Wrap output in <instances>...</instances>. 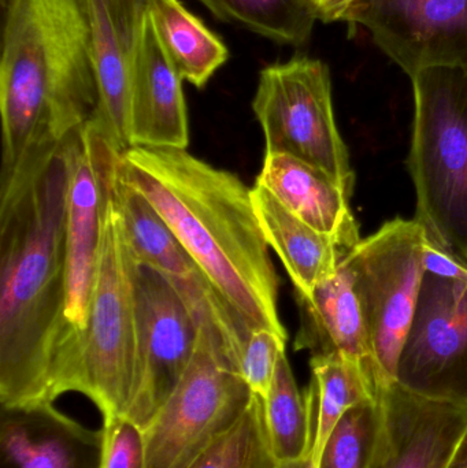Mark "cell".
<instances>
[{"instance_id": "obj_1", "label": "cell", "mask_w": 467, "mask_h": 468, "mask_svg": "<svg viewBox=\"0 0 467 468\" xmlns=\"http://www.w3.org/2000/svg\"><path fill=\"white\" fill-rule=\"evenodd\" d=\"M69 136L0 175V404L48 400L65 303Z\"/></svg>"}, {"instance_id": "obj_2", "label": "cell", "mask_w": 467, "mask_h": 468, "mask_svg": "<svg viewBox=\"0 0 467 468\" xmlns=\"http://www.w3.org/2000/svg\"><path fill=\"white\" fill-rule=\"evenodd\" d=\"M120 175L148 200L249 333L288 338L279 275L252 205L251 188L186 150L132 147Z\"/></svg>"}, {"instance_id": "obj_3", "label": "cell", "mask_w": 467, "mask_h": 468, "mask_svg": "<svg viewBox=\"0 0 467 468\" xmlns=\"http://www.w3.org/2000/svg\"><path fill=\"white\" fill-rule=\"evenodd\" d=\"M0 60L2 175L38 143L92 120L99 95L90 0H8Z\"/></svg>"}, {"instance_id": "obj_4", "label": "cell", "mask_w": 467, "mask_h": 468, "mask_svg": "<svg viewBox=\"0 0 467 468\" xmlns=\"http://www.w3.org/2000/svg\"><path fill=\"white\" fill-rule=\"evenodd\" d=\"M414 126L409 170L416 221L428 236L467 261V73L432 68L411 77Z\"/></svg>"}, {"instance_id": "obj_5", "label": "cell", "mask_w": 467, "mask_h": 468, "mask_svg": "<svg viewBox=\"0 0 467 468\" xmlns=\"http://www.w3.org/2000/svg\"><path fill=\"white\" fill-rule=\"evenodd\" d=\"M118 170V169H117ZM117 177V175H115ZM134 258L115 197L107 202L88 329L62 395L90 399L104 420L126 415L136 379Z\"/></svg>"}, {"instance_id": "obj_6", "label": "cell", "mask_w": 467, "mask_h": 468, "mask_svg": "<svg viewBox=\"0 0 467 468\" xmlns=\"http://www.w3.org/2000/svg\"><path fill=\"white\" fill-rule=\"evenodd\" d=\"M121 154L95 120L69 134L65 303L49 376V401L62 396L87 333L107 202Z\"/></svg>"}, {"instance_id": "obj_7", "label": "cell", "mask_w": 467, "mask_h": 468, "mask_svg": "<svg viewBox=\"0 0 467 468\" xmlns=\"http://www.w3.org/2000/svg\"><path fill=\"white\" fill-rule=\"evenodd\" d=\"M428 233L416 219L395 218L343 259L353 275L369 335L377 392L397 382L398 365L424 280Z\"/></svg>"}, {"instance_id": "obj_8", "label": "cell", "mask_w": 467, "mask_h": 468, "mask_svg": "<svg viewBox=\"0 0 467 468\" xmlns=\"http://www.w3.org/2000/svg\"><path fill=\"white\" fill-rule=\"evenodd\" d=\"M252 110L266 154H282L318 167L353 194L356 175L332 101V80L323 60L296 55L260 73Z\"/></svg>"}, {"instance_id": "obj_9", "label": "cell", "mask_w": 467, "mask_h": 468, "mask_svg": "<svg viewBox=\"0 0 467 468\" xmlns=\"http://www.w3.org/2000/svg\"><path fill=\"white\" fill-rule=\"evenodd\" d=\"M252 399L238 359L199 330L188 368L144 429L147 468H186L238 423Z\"/></svg>"}, {"instance_id": "obj_10", "label": "cell", "mask_w": 467, "mask_h": 468, "mask_svg": "<svg viewBox=\"0 0 467 468\" xmlns=\"http://www.w3.org/2000/svg\"><path fill=\"white\" fill-rule=\"evenodd\" d=\"M395 384L425 400L467 410V272L425 271Z\"/></svg>"}, {"instance_id": "obj_11", "label": "cell", "mask_w": 467, "mask_h": 468, "mask_svg": "<svg viewBox=\"0 0 467 468\" xmlns=\"http://www.w3.org/2000/svg\"><path fill=\"white\" fill-rule=\"evenodd\" d=\"M136 379L125 417L144 431L194 357L199 326L172 283L134 261Z\"/></svg>"}, {"instance_id": "obj_12", "label": "cell", "mask_w": 467, "mask_h": 468, "mask_svg": "<svg viewBox=\"0 0 467 468\" xmlns=\"http://www.w3.org/2000/svg\"><path fill=\"white\" fill-rule=\"evenodd\" d=\"M115 197L134 261L158 270L180 294L199 330L227 346L239 362L251 333L184 250L155 208L121 177L120 165L115 177Z\"/></svg>"}, {"instance_id": "obj_13", "label": "cell", "mask_w": 467, "mask_h": 468, "mask_svg": "<svg viewBox=\"0 0 467 468\" xmlns=\"http://www.w3.org/2000/svg\"><path fill=\"white\" fill-rule=\"evenodd\" d=\"M342 21L369 30L410 79L432 68L467 73V0H359Z\"/></svg>"}, {"instance_id": "obj_14", "label": "cell", "mask_w": 467, "mask_h": 468, "mask_svg": "<svg viewBox=\"0 0 467 468\" xmlns=\"http://www.w3.org/2000/svg\"><path fill=\"white\" fill-rule=\"evenodd\" d=\"M380 431L369 468H450L467 436V410L394 384L377 392Z\"/></svg>"}, {"instance_id": "obj_15", "label": "cell", "mask_w": 467, "mask_h": 468, "mask_svg": "<svg viewBox=\"0 0 467 468\" xmlns=\"http://www.w3.org/2000/svg\"><path fill=\"white\" fill-rule=\"evenodd\" d=\"M148 13V0H90L93 68L99 95L93 120L121 153L131 148L129 87Z\"/></svg>"}, {"instance_id": "obj_16", "label": "cell", "mask_w": 467, "mask_h": 468, "mask_svg": "<svg viewBox=\"0 0 467 468\" xmlns=\"http://www.w3.org/2000/svg\"><path fill=\"white\" fill-rule=\"evenodd\" d=\"M183 81L148 13L134 55L129 87L131 148H188V112Z\"/></svg>"}, {"instance_id": "obj_17", "label": "cell", "mask_w": 467, "mask_h": 468, "mask_svg": "<svg viewBox=\"0 0 467 468\" xmlns=\"http://www.w3.org/2000/svg\"><path fill=\"white\" fill-rule=\"evenodd\" d=\"M103 431L85 428L54 403L2 407L0 468H99Z\"/></svg>"}, {"instance_id": "obj_18", "label": "cell", "mask_w": 467, "mask_h": 468, "mask_svg": "<svg viewBox=\"0 0 467 468\" xmlns=\"http://www.w3.org/2000/svg\"><path fill=\"white\" fill-rule=\"evenodd\" d=\"M301 327L295 351H309L312 356L337 357L362 371L377 389L375 359L364 314L354 289L353 275L345 261L336 274L313 289L296 293Z\"/></svg>"}, {"instance_id": "obj_19", "label": "cell", "mask_w": 467, "mask_h": 468, "mask_svg": "<svg viewBox=\"0 0 467 468\" xmlns=\"http://www.w3.org/2000/svg\"><path fill=\"white\" fill-rule=\"evenodd\" d=\"M255 184L318 232L331 237L345 253L361 242L351 210L353 194L318 167L282 154H265Z\"/></svg>"}, {"instance_id": "obj_20", "label": "cell", "mask_w": 467, "mask_h": 468, "mask_svg": "<svg viewBox=\"0 0 467 468\" xmlns=\"http://www.w3.org/2000/svg\"><path fill=\"white\" fill-rule=\"evenodd\" d=\"M251 197L266 242L284 264L295 293L307 296L336 274L347 253L331 237L302 221L258 184Z\"/></svg>"}, {"instance_id": "obj_21", "label": "cell", "mask_w": 467, "mask_h": 468, "mask_svg": "<svg viewBox=\"0 0 467 468\" xmlns=\"http://www.w3.org/2000/svg\"><path fill=\"white\" fill-rule=\"evenodd\" d=\"M159 38L184 81L203 88L229 59L224 41L180 0H148Z\"/></svg>"}, {"instance_id": "obj_22", "label": "cell", "mask_w": 467, "mask_h": 468, "mask_svg": "<svg viewBox=\"0 0 467 468\" xmlns=\"http://www.w3.org/2000/svg\"><path fill=\"white\" fill-rule=\"evenodd\" d=\"M312 382L306 396L314 414L313 461L317 463L326 440L345 412L377 399L375 384L359 368L337 357L312 356Z\"/></svg>"}, {"instance_id": "obj_23", "label": "cell", "mask_w": 467, "mask_h": 468, "mask_svg": "<svg viewBox=\"0 0 467 468\" xmlns=\"http://www.w3.org/2000/svg\"><path fill=\"white\" fill-rule=\"evenodd\" d=\"M263 415L277 463L312 456L314 414L309 399L299 390L287 352L280 356L273 384L263 400Z\"/></svg>"}, {"instance_id": "obj_24", "label": "cell", "mask_w": 467, "mask_h": 468, "mask_svg": "<svg viewBox=\"0 0 467 468\" xmlns=\"http://www.w3.org/2000/svg\"><path fill=\"white\" fill-rule=\"evenodd\" d=\"M217 18L284 46L303 47L315 18L307 0H200Z\"/></svg>"}, {"instance_id": "obj_25", "label": "cell", "mask_w": 467, "mask_h": 468, "mask_svg": "<svg viewBox=\"0 0 467 468\" xmlns=\"http://www.w3.org/2000/svg\"><path fill=\"white\" fill-rule=\"evenodd\" d=\"M266 431L263 400L254 395L243 417L186 468H277Z\"/></svg>"}, {"instance_id": "obj_26", "label": "cell", "mask_w": 467, "mask_h": 468, "mask_svg": "<svg viewBox=\"0 0 467 468\" xmlns=\"http://www.w3.org/2000/svg\"><path fill=\"white\" fill-rule=\"evenodd\" d=\"M380 431L377 399L345 412L324 445L317 468H369Z\"/></svg>"}, {"instance_id": "obj_27", "label": "cell", "mask_w": 467, "mask_h": 468, "mask_svg": "<svg viewBox=\"0 0 467 468\" xmlns=\"http://www.w3.org/2000/svg\"><path fill=\"white\" fill-rule=\"evenodd\" d=\"M288 338L268 329L254 330L240 354L239 368L252 395L265 400Z\"/></svg>"}, {"instance_id": "obj_28", "label": "cell", "mask_w": 467, "mask_h": 468, "mask_svg": "<svg viewBox=\"0 0 467 468\" xmlns=\"http://www.w3.org/2000/svg\"><path fill=\"white\" fill-rule=\"evenodd\" d=\"M99 468H147L144 431L125 415L104 420Z\"/></svg>"}, {"instance_id": "obj_29", "label": "cell", "mask_w": 467, "mask_h": 468, "mask_svg": "<svg viewBox=\"0 0 467 468\" xmlns=\"http://www.w3.org/2000/svg\"><path fill=\"white\" fill-rule=\"evenodd\" d=\"M359 0H307L317 21H342L345 14Z\"/></svg>"}, {"instance_id": "obj_30", "label": "cell", "mask_w": 467, "mask_h": 468, "mask_svg": "<svg viewBox=\"0 0 467 468\" xmlns=\"http://www.w3.org/2000/svg\"><path fill=\"white\" fill-rule=\"evenodd\" d=\"M450 468H467V436L463 440L462 444H461L460 450H458L457 455H455Z\"/></svg>"}, {"instance_id": "obj_31", "label": "cell", "mask_w": 467, "mask_h": 468, "mask_svg": "<svg viewBox=\"0 0 467 468\" xmlns=\"http://www.w3.org/2000/svg\"><path fill=\"white\" fill-rule=\"evenodd\" d=\"M277 468H317L315 467L314 461L312 456L307 458L299 459V461L285 462V463H279Z\"/></svg>"}]
</instances>
